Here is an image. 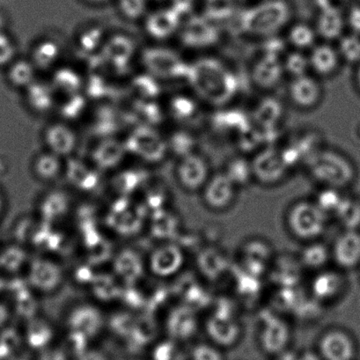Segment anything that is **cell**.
Segmentation results:
<instances>
[{"mask_svg":"<svg viewBox=\"0 0 360 360\" xmlns=\"http://www.w3.org/2000/svg\"><path fill=\"white\" fill-rule=\"evenodd\" d=\"M311 176L324 187L342 190L354 183L356 171L347 157L335 151H323L311 159Z\"/></svg>","mask_w":360,"mask_h":360,"instance_id":"cell-1","label":"cell"},{"mask_svg":"<svg viewBox=\"0 0 360 360\" xmlns=\"http://www.w3.org/2000/svg\"><path fill=\"white\" fill-rule=\"evenodd\" d=\"M328 214L316 202L300 201L290 208L288 225L290 231L300 240L313 242L324 233Z\"/></svg>","mask_w":360,"mask_h":360,"instance_id":"cell-2","label":"cell"},{"mask_svg":"<svg viewBox=\"0 0 360 360\" xmlns=\"http://www.w3.org/2000/svg\"><path fill=\"white\" fill-rule=\"evenodd\" d=\"M146 270L153 277L166 279L176 277L185 264V254L179 244L167 240L155 248L146 258Z\"/></svg>","mask_w":360,"mask_h":360,"instance_id":"cell-3","label":"cell"},{"mask_svg":"<svg viewBox=\"0 0 360 360\" xmlns=\"http://www.w3.org/2000/svg\"><path fill=\"white\" fill-rule=\"evenodd\" d=\"M316 351L323 360H355L358 345L349 332L332 328L321 335Z\"/></svg>","mask_w":360,"mask_h":360,"instance_id":"cell-4","label":"cell"},{"mask_svg":"<svg viewBox=\"0 0 360 360\" xmlns=\"http://www.w3.org/2000/svg\"><path fill=\"white\" fill-rule=\"evenodd\" d=\"M29 278L34 292L51 295L61 288L64 283L65 271L58 262L39 257L31 264Z\"/></svg>","mask_w":360,"mask_h":360,"instance_id":"cell-5","label":"cell"},{"mask_svg":"<svg viewBox=\"0 0 360 360\" xmlns=\"http://www.w3.org/2000/svg\"><path fill=\"white\" fill-rule=\"evenodd\" d=\"M103 314L96 307L91 305L76 306L69 313L66 323L71 332L73 341L79 339L86 344L89 338L98 334L104 326Z\"/></svg>","mask_w":360,"mask_h":360,"instance_id":"cell-6","label":"cell"},{"mask_svg":"<svg viewBox=\"0 0 360 360\" xmlns=\"http://www.w3.org/2000/svg\"><path fill=\"white\" fill-rule=\"evenodd\" d=\"M176 178L185 191L195 192L202 190L210 179L207 160L195 152L181 157L176 169Z\"/></svg>","mask_w":360,"mask_h":360,"instance_id":"cell-7","label":"cell"},{"mask_svg":"<svg viewBox=\"0 0 360 360\" xmlns=\"http://www.w3.org/2000/svg\"><path fill=\"white\" fill-rule=\"evenodd\" d=\"M254 179L262 184L274 185L283 180L289 167L283 158L282 151L268 148L258 153L251 162Z\"/></svg>","mask_w":360,"mask_h":360,"instance_id":"cell-8","label":"cell"},{"mask_svg":"<svg viewBox=\"0 0 360 360\" xmlns=\"http://www.w3.org/2000/svg\"><path fill=\"white\" fill-rule=\"evenodd\" d=\"M206 334L219 348H231L240 340V326L231 314L215 312L205 323Z\"/></svg>","mask_w":360,"mask_h":360,"instance_id":"cell-9","label":"cell"},{"mask_svg":"<svg viewBox=\"0 0 360 360\" xmlns=\"http://www.w3.org/2000/svg\"><path fill=\"white\" fill-rule=\"evenodd\" d=\"M166 330L170 339L181 342L190 340L197 334L198 319L192 307L181 304L174 307L167 314L165 321Z\"/></svg>","mask_w":360,"mask_h":360,"instance_id":"cell-10","label":"cell"},{"mask_svg":"<svg viewBox=\"0 0 360 360\" xmlns=\"http://www.w3.org/2000/svg\"><path fill=\"white\" fill-rule=\"evenodd\" d=\"M292 333L290 327L281 318H268L260 332L262 349L268 355L277 356L288 351Z\"/></svg>","mask_w":360,"mask_h":360,"instance_id":"cell-11","label":"cell"},{"mask_svg":"<svg viewBox=\"0 0 360 360\" xmlns=\"http://www.w3.org/2000/svg\"><path fill=\"white\" fill-rule=\"evenodd\" d=\"M323 86L319 80L307 75L291 79L288 86V96L295 107L311 110L320 103L323 98Z\"/></svg>","mask_w":360,"mask_h":360,"instance_id":"cell-12","label":"cell"},{"mask_svg":"<svg viewBox=\"0 0 360 360\" xmlns=\"http://www.w3.org/2000/svg\"><path fill=\"white\" fill-rule=\"evenodd\" d=\"M330 250L339 267L345 270L360 267V231L344 230Z\"/></svg>","mask_w":360,"mask_h":360,"instance_id":"cell-13","label":"cell"},{"mask_svg":"<svg viewBox=\"0 0 360 360\" xmlns=\"http://www.w3.org/2000/svg\"><path fill=\"white\" fill-rule=\"evenodd\" d=\"M236 185L225 173L210 177L202 188L205 205L213 210H224L232 205L236 194Z\"/></svg>","mask_w":360,"mask_h":360,"instance_id":"cell-14","label":"cell"},{"mask_svg":"<svg viewBox=\"0 0 360 360\" xmlns=\"http://www.w3.org/2000/svg\"><path fill=\"white\" fill-rule=\"evenodd\" d=\"M310 70L320 77H330L338 72L342 61L337 47L328 41L316 44L309 54Z\"/></svg>","mask_w":360,"mask_h":360,"instance_id":"cell-15","label":"cell"},{"mask_svg":"<svg viewBox=\"0 0 360 360\" xmlns=\"http://www.w3.org/2000/svg\"><path fill=\"white\" fill-rule=\"evenodd\" d=\"M345 279L337 271L321 270L311 283V292L320 302H330L344 292Z\"/></svg>","mask_w":360,"mask_h":360,"instance_id":"cell-16","label":"cell"},{"mask_svg":"<svg viewBox=\"0 0 360 360\" xmlns=\"http://www.w3.org/2000/svg\"><path fill=\"white\" fill-rule=\"evenodd\" d=\"M44 141L48 151L64 156L71 155L76 148L78 138L69 125L57 123L50 125L44 132Z\"/></svg>","mask_w":360,"mask_h":360,"instance_id":"cell-17","label":"cell"},{"mask_svg":"<svg viewBox=\"0 0 360 360\" xmlns=\"http://www.w3.org/2000/svg\"><path fill=\"white\" fill-rule=\"evenodd\" d=\"M282 61L275 56L264 54L253 69V79L258 86L264 89L278 86L284 75Z\"/></svg>","mask_w":360,"mask_h":360,"instance_id":"cell-18","label":"cell"},{"mask_svg":"<svg viewBox=\"0 0 360 360\" xmlns=\"http://www.w3.org/2000/svg\"><path fill=\"white\" fill-rule=\"evenodd\" d=\"M345 15L334 8H324L317 16L314 29L317 36L326 41L339 40L345 34Z\"/></svg>","mask_w":360,"mask_h":360,"instance_id":"cell-19","label":"cell"},{"mask_svg":"<svg viewBox=\"0 0 360 360\" xmlns=\"http://www.w3.org/2000/svg\"><path fill=\"white\" fill-rule=\"evenodd\" d=\"M65 169L62 157L50 151L38 155L32 163L34 176L45 184L54 183L58 180Z\"/></svg>","mask_w":360,"mask_h":360,"instance_id":"cell-20","label":"cell"},{"mask_svg":"<svg viewBox=\"0 0 360 360\" xmlns=\"http://www.w3.org/2000/svg\"><path fill=\"white\" fill-rule=\"evenodd\" d=\"M53 86L46 83L34 82L26 89L27 105L37 113H46L54 106Z\"/></svg>","mask_w":360,"mask_h":360,"instance_id":"cell-21","label":"cell"},{"mask_svg":"<svg viewBox=\"0 0 360 360\" xmlns=\"http://www.w3.org/2000/svg\"><path fill=\"white\" fill-rule=\"evenodd\" d=\"M197 264L202 274L210 279L218 278L229 266L226 255L214 248L202 250L198 255Z\"/></svg>","mask_w":360,"mask_h":360,"instance_id":"cell-22","label":"cell"},{"mask_svg":"<svg viewBox=\"0 0 360 360\" xmlns=\"http://www.w3.org/2000/svg\"><path fill=\"white\" fill-rule=\"evenodd\" d=\"M334 215L344 230L360 231V198L344 195Z\"/></svg>","mask_w":360,"mask_h":360,"instance_id":"cell-23","label":"cell"},{"mask_svg":"<svg viewBox=\"0 0 360 360\" xmlns=\"http://www.w3.org/2000/svg\"><path fill=\"white\" fill-rule=\"evenodd\" d=\"M6 77L13 87L19 89H27L36 82V65L27 59H15L8 66Z\"/></svg>","mask_w":360,"mask_h":360,"instance_id":"cell-24","label":"cell"},{"mask_svg":"<svg viewBox=\"0 0 360 360\" xmlns=\"http://www.w3.org/2000/svg\"><path fill=\"white\" fill-rule=\"evenodd\" d=\"M70 202L68 195L60 191L48 192L40 202L41 214L46 220H55L68 212Z\"/></svg>","mask_w":360,"mask_h":360,"instance_id":"cell-25","label":"cell"},{"mask_svg":"<svg viewBox=\"0 0 360 360\" xmlns=\"http://www.w3.org/2000/svg\"><path fill=\"white\" fill-rule=\"evenodd\" d=\"M124 152L125 146L120 143L115 141H105L94 150V162L100 169H111L124 158Z\"/></svg>","mask_w":360,"mask_h":360,"instance_id":"cell-26","label":"cell"},{"mask_svg":"<svg viewBox=\"0 0 360 360\" xmlns=\"http://www.w3.org/2000/svg\"><path fill=\"white\" fill-rule=\"evenodd\" d=\"M271 257L270 249L266 244L258 240L248 243L244 250L246 269L255 276L262 274Z\"/></svg>","mask_w":360,"mask_h":360,"instance_id":"cell-27","label":"cell"},{"mask_svg":"<svg viewBox=\"0 0 360 360\" xmlns=\"http://www.w3.org/2000/svg\"><path fill=\"white\" fill-rule=\"evenodd\" d=\"M331 257V250L323 243L313 240L304 248L300 254V262L309 270L321 271Z\"/></svg>","mask_w":360,"mask_h":360,"instance_id":"cell-28","label":"cell"},{"mask_svg":"<svg viewBox=\"0 0 360 360\" xmlns=\"http://www.w3.org/2000/svg\"><path fill=\"white\" fill-rule=\"evenodd\" d=\"M317 33L314 27L299 22L293 24L288 33V41L293 50H311L316 44Z\"/></svg>","mask_w":360,"mask_h":360,"instance_id":"cell-29","label":"cell"},{"mask_svg":"<svg viewBox=\"0 0 360 360\" xmlns=\"http://www.w3.org/2000/svg\"><path fill=\"white\" fill-rule=\"evenodd\" d=\"M60 54V48L54 41L44 40L37 44L32 51L30 59L37 68L46 69L58 61Z\"/></svg>","mask_w":360,"mask_h":360,"instance_id":"cell-30","label":"cell"},{"mask_svg":"<svg viewBox=\"0 0 360 360\" xmlns=\"http://www.w3.org/2000/svg\"><path fill=\"white\" fill-rule=\"evenodd\" d=\"M176 27V16L169 11H159L149 17L146 29L153 37L163 38L169 36Z\"/></svg>","mask_w":360,"mask_h":360,"instance_id":"cell-31","label":"cell"},{"mask_svg":"<svg viewBox=\"0 0 360 360\" xmlns=\"http://www.w3.org/2000/svg\"><path fill=\"white\" fill-rule=\"evenodd\" d=\"M281 114V104L276 100L268 99L258 105L255 112V119L260 127L268 129L277 124Z\"/></svg>","mask_w":360,"mask_h":360,"instance_id":"cell-32","label":"cell"},{"mask_svg":"<svg viewBox=\"0 0 360 360\" xmlns=\"http://www.w3.org/2000/svg\"><path fill=\"white\" fill-rule=\"evenodd\" d=\"M338 50L342 61L358 65L360 63V36L351 33L338 40Z\"/></svg>","mask_w":360,"mask_h":360,"instance_id":"cell-33","label":"cell"},{"mask_svg":"<svg viewBox=\"0 0 360 360\" xmlns=\"http://www.w3.org/2000/svg\"><path fill=\"white\" fill-rule=\"evenodd\" d=\"M54 331L51 324L43 319H34V326L30 332V344L34 349H46L53 338Z\"/></svg>","mask_w":360,"mask_h":360,"instance_id":"cell-34","label":"cell"},{"mask_svg":"<svg viewBox=\"0 0 360 360\" xmlns=\"http://www.w3.org/2000/svg\"><path fill=\"white\" fill-rule=\"evenodd\" d=\"M285 73H288L292 79L307 75L310 71L309 56L302 51L293 50L289 52L282 60Z\"/></svg>","mask_w":360,"mask_h":360,"instance_id":"cell-35","label":"cell"},{"mask_svg":"<svg viewBox=\"0 0 360 360\" xmlns=\"http://www.w3.org/2000/svg\"><path fill=\"white\" fill-rule=\"evenodd\" d=\"M236 187L244 186L254 179L251 162L243 159H236L229 162L225 172Z\"/></svg>","mask_w":360,"mask_h":360,"instance_id":"cell-36","label":"cell"},{"mask_svg":"<svg viewBox=\"0 0 360 360\" xmlns=\"http://www.w3.org/2000/svg\"><path fill=\"white\" fill-rule=\"evenodd\" d=\"M119 13L125 19L137 20L146 15L148 0H115Z\"/></svg>","mask_w":360,"mask_h":360,"instance_id":"cell-37","label":"cell"},{"mask_svg":"<svg viewBox=\"0 0 360 360\" xmlns=\"http://www.w3.org/2000/svg\"><path fill=\"white\" fill-rule=\"evenodd\" d=\"M342 197H344V195L342 194L341 190L325 187L323 191L318 193L314 202L326 214H330V213L334 214L342 201Z\"/></svg>","mask_w":360,"mask_h":360,"instance_id":"cell-38","label":"cell"},{"mask_svg":"<svg viewBox=\"0 0 360 360\" xmlns=\"http://www.w3.org/2000/svg\"><path fill=\"white\" fill-rule=\"evenodd\" d=\"M153 360H184L183 352H181L177 342L169 339V340L160 342L155 346L153 352Z\"/></svg>","mask_w":360,"mask_h":360,"instance_id":"cell-39","label":"cell"},{"mask_svg":"<svg viewBox=\"0 0 360 360\" xmlns=\"http://www.w3.org/2000/svg\"><path fill=\"white\" fill-rule=\"evenodd\" d=\"M191 360H225L222 349L212 342H200L191 349Z\"/></svg>","mask_w":360,"mask_h":360,"instance_id":"cell-40","label":"cell"},{"mask_svg":"<svg viewBox=\"0 0 360 360\" xmlns=\"http://www.w3.org/2000/svg\"><path fill=\"white\" fill-rule=\"evenodd\" d=\"M15 41L6 31H0V68H8L16 59Z\"/></svg>","mask_w":360,"mask_h":360,"instance_id":"cell-41","label":"cell"},{"mask_svg":"<svg viewBox=\"0 0 360 360\" xmlns=\"http://www.w3.org/2000/svg\"><path fill=\"white\" fill-rule=\"evenodd\" d=\"M79 76L77 73L70 70H62L55 75L53 89H57L62 91V92L71 94H76L77 91L71 84H69V80L79 79Z\"/></svg>","mask_w":360,"mask_h":360,"instance_id":"cell-42","label":"cell"},{"mask_svg":"<svg viewBox=\"0 0 360 360\" xmlns=\"http://www.w3.org/2000/svg\"><path fill=\"white\" fill-rule=\"evenodd\" d=\"M195 108L197 107H195L194 101L188 98H176L172 103L173 114L181 119L191 117L194 114Z\"/></svg>","mask_w":360,"mask_h":360,"instance_id":"cell-43","label":"cell"},{"mask_svg":"<svg viewBox=\"0 0 360 360\" xmlns=\"http://www.w3.org/2000/svg\"><path fill=\"white\" fill-rule=\"evenodd\" d=\"M346 25L352 30V33L360 36V6H352L345 15Z\"/></svg>","mask_w":360,"mask_h":360,"instance_id":"cell-44","label":"cell"},{"mask_svg":"<svg viewBox=\"0 0 360 360\" xmlns=\"http://www.w3.org/2000/svg\"><path fill=\"white\" fill-rule=\"evenodd\" d=\"M38 360H68V356L62 349L47 347L41 351Z\"/></svg>","mask_w":360,"mask_h":360,"instance_id":"cell-45","label":"cell"},{"mask_svg":"<svg viewBox=\"0 0 360 360\" xmlns=\"http://www.w3.org/2000/svg\"><path fill=\"white\" fill-rule=\"evenodd\" d=\"M77 360H108L106 355L103 352L97 351V349H84L80 352Z\"/></svg>","mask_w":360,"mask_h":360,"instance_id":"cell-46","label":"cell"},{"mask_svg":"<svg viewBox=\"0 0 360 360\" xmlns=\"http://www.w3.org/2000/svg\"><path fill=\"white\" fill-rule=\"evenodd\" d=\"M298 360H323L318 352H305L298 356Z\"/></svg>","mask_w":360,"mask_h":360,"instance_id":"cell-47","label":"cell"},{"mask_svg":"<svg viewBox=\"0 0 360 360\" xmlns=\"http://www.w3.org/2000/svg\"><path fill=\"white\" fill-rule=\"evenodd\" d=\"M82 1L91 6H103L115 0H82Z\"/></svg>","mask_w":360,"mask_h":360,"instance_id":"cell-48","label":"cell"},{"mask_svg":"<svg viewBox=\"0 0 360 360\" xmlns=\"http://www.w3.org/2000/svg\"><path fill=\"white\" fill-rule=\"evenodd\" d=\"M355 82L356 84V86H358V89L360 91V63L358 65H356V71L355 73Z\"/></svg>","mask_w":360,"mask_h":360,"instance_id":"cell-49","label":"cell"},{"mask_svg":"<svg viewBox=\"0 0 360 360\" xmlns=\"http://www.w3.org/2000/svg\"><path fill=\"white\" fill-rule=\"evenodd\" d=\"M6 27V19L4 15H0V31H5L4 27Z\"/></svg>","mask_w":360,"mask_h":360,"instance_id":"cell-50","label":"cell"}]
</instances>
